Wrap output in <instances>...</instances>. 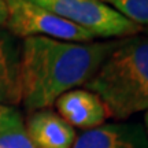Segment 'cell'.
Returning a JSON list of instances; mask_svg holds the SVG:
<instances>
[{"instance_id":"obj_10","label":"cell","mask_w":148,"mask_h":148,"mask_svg":"<svg viewBox=\"0 0 148 148\" xmlns=\"http://www.w3.org/2000/svg\"><path fill=\"white\" fill-rule=\"evenodd\" d=\"M25 122L21 111L15 106L0 104V133L23 129Z\"/></svg>"},{"instance_id":"obj_15","label":"cell","mask_w":148,"mask_h":148,"mask_svg":"<svg viewBox=\"0 0 148 148\" xmlns=\"http://www.w3.org/2000/svg\"><path fill=\"white\" fill-rule=\"evenodd\" d=\"M100 1H103V3H104V0H100Z\"/></svg>"},{"instance_id":"obj_6","label":"cell","mask_w":148,"mask_h":148,"mask_svg":"<svg viewBox=\"0 0 148 148\" xmlns=\"http://www.w3.org/2000/svg\"><path fill=\"white\" fill-rule=\"evenodd\" d=\"M25 130L36 148H73L77 138L74 127L49 108L33 111Z\"/></svg>"},{"instance_id":"obj_1","label":"cell","mask_w":148,"mask_h":148,"mask_svg":"<svg viewBox=\"0 0 148 148\" xmlns=\"http://www.w3.org/2000/svg\"><path fill=\"white\" fill-rule=\"evenodd\" d=\"M118 40L71 42L40 36L23 38L21 103L29 111L49 108L59 96L86 84Z\"/></svg>"},{"instance_id":"obj_3","label":"cell","mask_w":148,"mask_h":148,"mask_svg":"<svg viewBox=\"0 0 148 148\" xmlns=\"http://www.w3.org/2000/svg\"><path fill=\"white\" fill-rule=\"evenodd\" d=\"M86 30L97 38H125L143 30L100 0H27Z\"/></svg>"},{"instance_id":"obj_14","label":"cell","mask_w":148,"mask_h":148,"mask_svg":"<svg viewBox=\"0 0 148 148\" xmlns=\"http://www.w3.org/2000/svg\"><path fill=\"white\" fill-rule=\"evenodd\" d=\"M145 32H147V36H148V27H147V30H145Z\"/></svg>"},{"instance_id":"obj_7","label":"cell","mask_w":148,"mask_h":148,"mask_svg":"<svg viewBox=\"0 0 148 148\" xmlns=\"http://www.w3.org/2000/svg\"><path fill=\"white\" fill-rule=\"evenodd\" d=\"M73 148H148V140L138 125L103 123L77 136Z\"/></svg>"},{"instance_id":"obj_11","label":"cell","mask_w":148,"mask_h":148,"mask_svg":"<svg viewBox=\"0 0 148 148\" xmlns=\"http://www.w3.org/2000/svg\"><path fill=\"white\" fill-rule=\"evenodd\" d=\"M0 148H36L27 137L26 130L16 129L0 133Z\"/></svg>"},{"instance_id":"obj_8","label":"cell","mask_w":148,"mask_h":148,"mask_svg":"<svg viewBox=\"0 0 148 148\" xmlns=\"http://www.w3.org/2000/svg\"><path fill=\"white\" fill-rule=\"evenodd\" d=\"M21 48L19 38L0 29V104L15 106L22 101Z\"/></svg>"},{"instance_id":"obj_4","label":"cell","mask_w":148,"mask_h":148,"mask_svg":"<svg viewBox=\"0 0 148 148\" xmlns=\"http://www.w3.org/2000/svg\"><path fill=\"white\" fill-rule=\"evenodd\" d=\"M8 18L4 29L16 38L48 37L62 41L89 42L95 37L51 11L27 0H5Z\"/></svg>"},{"instance_id":"obj_12","label":"cell","mask_w":148,"mask_h":148,"mask_svg":"<svg viewBox=\"0 0 148 148\" xmlns=\"http://www.w3.org/2000/svg\"><path fill=\"white\" fill-rule=\"evenodd\" d=\"M7 18H8V8L5 4V0H0V29L5 26Z\"/></svg>"},{"instance_id":"obj_13","label":"cell","mask_w":148,"mask_h":148,"mask_svg":"<svg viewBox=\"0 0 148 148\" xmlns=\"http://www.w3.org/2000/svg\"><path fill=\"white\" fill-rule=\"evenodd\" d=\"M144 122H145V129H147V134H148V110L145 112V116H144Z\"/></svg>"},{"instance_id":"obj_2","label":"cell","mask_w":148,"mask_h":148,"mask_svg":"<svg viewBox=\"0 0 148 148\" xmlns=\"http://www.w3.org/2000/svg\"><path fill=\"white\" fill-rule=\"evenodd\" d=\"M101 99L108 115L119 121L148 110V36L116 41L95 75L84 85Z\"/></svg>"},{"instance_id":"obj_5","label":"cell","mask_w":148,"mask_h":148,"mask_svg":"<svg viewBox=\"0 0 148 148\" xmlns=\"http://www.w3.org/2000/svg\"><path fill=\"white\" fill-rule=\"evenodd\" d=\"M58 114L73 127L90 130L104 123L108 111L97 95L88 89H71L55 101Z\"/></svg>"},{"instance_id":"obj_9","label":"cell","mask_w":148,"mask_h":148,"mask_svg":"<svg viewBox=\"0 0 148 148\" xmlns=\"http://www.w3.org/2000/svg\"><path fill=\"white\" fill-rule=\"evenodd\" d=\"M104 3L140 26L148 25V0H104Z\"/></svg>"}]
</instances>
